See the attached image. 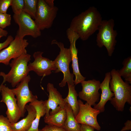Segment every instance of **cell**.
<instances>
[{"label":"cell","instance_id":"cell-1","mask_svg":"<svg viewBox=\"0 0 131 131\" xmlns=\"http://www.w3.org/2000/svg\"><path fill=\"white\" fill-rule=\"evenodd\" d=\"M101 14L95 7H90L74 17L69 28L76 32L82 41L87 40L98 30L102 21Z\"/></svg>","mask_w":131,"mask_h":131},{"label":"cell","instance_id":"cell-2","mask_svg":"<svg viewBox=\"0 0 131 131\" xmlns=\"http://www.w3.org/2000/svg\"><path fill=\"white\" fill-rule=\"evenodd\" d=\"M110 73V88L114 95L110 100L111 103L117 110L122 112L126 103L131 105V86L128 82L123 81L117 70L113 69Z\"/></svg>","mask_w":131,"mask_h":131},{"label":"cell","instance_id":"cell-3","mask_svg":"<svg viewBox=\"0 0 131 131\" xmlns=\"http://www.w3.org/2000/svg\"><path fill=\"white\" fill-rule=\"evenodd\" d=\"M31 60V56L27 53L12 59L9 65L10 70L7 74L1 72L0 76L3 78V82L10 83L12 87L16 86L28 74V62Z\"/></svg>","mask_w":131,"mask_h":131},{"label":"cell","instance_id":"cell-4","mask_svg":"<svg viewBox=\"0 0 131 131\" xmlns=\"http://www.w3.org/2000/svg\"><path fill=\"white\" fill-rule=\"evenodd\" d=\"M51 44L57 45L60 49L59 54L54 61L56 70V73L61 72L63 74V78L59 84L61 87L65 86L66 83L71 85H74V75L71 73L69 69V64L72 61V57L69 48L64 47V44L56 40L51 41Z\"/></svg>","mask_w":131,"mask_h":131},{"label":"cell","instance_id":"cell-5","mask_svg":"<svg viewBox=\"0 0 131 131\" xmlns=\"http://www.w3.org/2000/svg\"><path fill=\"white\" fill-rule=\"evenodd\" d=\"M115 25V21L112 18L102 20L97 35V45L100 48L105 47L110 57L112 55L117 42L116 38L117 33L114 29Z\"/></svg>","mask_w":131,"mask_h":131},{"label":"cell","instance_id":"cell-6","mask_svg":"<svg viewBox=\"0 0 131 131\" xmlns=\"http://www.w3.org/2000/svg\"><path fill=\"white\" fill-rule=\"evenodd\" d=\"M31 77L28 75L16 86L11 89L17 100L20 112L21 117H24L26 110L25 106L28 103H31L37 99V95H34L30 90L29 83Z\"/></svg>","mask_w":131,"mask_h":131},{"label":"cell","instance_id":"cell-7","mask_svg":"<svg viewBox=\"0 0 131 131\" xmlns=\"http://www.w3.org/2000/svg\"><path fill=\"white\" fill-rule=\"evenodd\" d=\"M55 6L50 7L44 0H38L37 9L35 21L41 31L51 27L58 10Z\"/></svg>","mask_w":131,"mask_h":131},{"label":"cell","instance_id":"cell-8","mask_svg":"<svg viewBox=\"0 0 131 131\" xmlns=\"http://www.w3.org/2000/svg\"><path fill=\"white\" fill-rule=\"evenodd\" d=\"M28 44L27 40L20 38L16 35L9 45L0 51V63L8 65L11 60L27 54L26 48Z\"/></svg>","mask_w":131,"mask_h":131},{"label":"cell","instance_id":"cell-9","mask_svg":"<svg viewBox=\"0 0 131 131\" xmlns=\"http://www.w3.org/2000/svg\"><path fill=\"white\" fill-rule=\"evenodd\" d=\"M13 18L19 26L16 35L19 38L24 39L25 36L29 35L36 38L41 36V30L35 21L23 11L19 14H14Z\"/></svg>","mask_w":131,"mask_h":131},{"label":"cell","instance_id":"cell-10","mask_svg":"<svg viewBox=\"0 0 131 131\" xmlns=\"http://www.w3.org/2000/svg\"><path fill=\"white\" fill-rule=\"evenodd\" d=\"M1 93L0 102L4 103L7 107L6 117L11 123L17 122L21 117V114L16 98L11 89L3 85Z\"/></svg>","mask_w":131,"mask_h":131},{"label":"cell","instance_id":"cell-11","mask_svg":"<svg viewBox=\"0 0 131 131\" xmlns=\"http://www.w3.org/2000/svg\"><path fill=\"white\" fill-rule=\"evenodd\" d=\"M79 109L75 117L78 123L88 125L99 131L101 127L97 120L98 115L100 113L99 111L94 108L86 102L85 104L80 99L78 100Z\"/></svg>","mask_w":131,"mask_h":131},{"label":"cell","instance_id":"cell-12","mask_svg":"<svg viewBox=\"0 0 131 131\" xmlns=\"http://www.w3.org/2000/svg\"><path fill=\"white\" fill-rule=\"evenodd\" d=\"M43 53L41 51L35 52L33 54L34 61L28 65L29 72L33 71L38 75L43 77L50 75L52 71L56 70L54 61L43 57Z\"/></svg>","mask_w":131,"mask_h":131},{"label":"cell","instance_id":"cell-13","mask_svg":"<svg viewBox=\"0 0 131 131\" xmlns=\"http://www.w3.org/2000/svg\"><path fill=\"white\" fill-rule=\"evenodd\" d=\"M81 83L82 89L78 94L79 98L90 106H94L99 99L100 94L98 90L100 89V82L93 79L84 80Z\"/></svg>","mask_w":131,"mask_h":131},{"label":"cell","instance_id":"cell-14","mask_svg":"<svg viewBox=\"0 0 131 131\" xmlns=\"http://www.w3.org/2000/svg\"><path fill=\"white\" fill-rule=\"evenodd\" d=\"M47 90L49 96L48 99L44 100L46 110L45 117L54 114L65 108L66 104L62 95L53 84L48 83Z\"/></svg>","mask_w":131,"mask_h":131},{"label":"cell","instance_id":"cell-15","mask_svg":"<svg viewBox=\"0 0 131 131\" xmlns=\"http://www.w3.org/2000/svg\"><path fill=\"white\" fill-rule=\"evenodd\" d=\"M66 33L67 38L70 43L69 48L72 57L73 74L75 76L74 83L76 85L84 81L86 78L81 74L79 66L77 56L78 52L76 46V42L80 38L78 34L73 31H68Z\"/></svg>","mask_w":131,"mask_h":131},{"label":"cell","instance_id":"cell-16","mask_svg":"<svg viewBox=\"0 0 131 131\" xmlns=\"http://www.w3.org/2000/svg\"><path fill=\"white\" fill-rule=\"evenodd\" d=\"M111 78L110 72L105 74V77L102 82L100 83V89L101 94L99 102L94 106V108L103 112L105 110V105L108 100H110L114 96L113 93L111 91L110 88L109 83Z\"/></svg>","mask_w":131,"mask_h":131},{"label":"cell","instance_id":"cell-17","mask_svg":"<svg viewBox=\"0 0 131 131\" xmlns=\"http://www.w3.org/2000/svg\"><path fill=\"white\" fill-rule=\"evenodd\" d=\"M25 109L27 115L25 118L17 122L11 123V127L13 131H27L30 128L36 115V111L32 105H26Z\"/></svg>","mask_w":131,"mask_h":131},{"label":"cell","instance_id":"cell-18","mask_svg":"<svg viewBox=\"0 0 131 131\" xmlns=\"http://www.w3.org/2000/svg\"><path fill=\"white\" fill-rule=\"evenodd\" d=\"M35 108L36 112L35 118L31 126L27 131H38V126L41 117L45 115L46 110L45 101L38 99L30 103Z\"/></svg>","mask_w":131,"mask_h":131},{"label":"cell","instance_id":"cell-19","mask_svg":"<svg viewBox=\"0 0 131 131\" xmlns=\"http://www.w3.org/2000/svg\"><path fill=\"white\" fill-rule=\"evenodd\" d=\"M67 84L68 93L67 97L64 99V100L65 103L67 104L71 107L75 117L79 109V102L77 98L78 94L75 90L74 85Z\"/></svg>","mask_w":131,"mask_h":131},{"label":"cell","instance_id":"cell-20","mask_svg":"<svg viewBox=\"0 0 131 131\" xmlns=\"http://www.w3.org/2000/svg\"><path fill=\"white\" fill-rule=\"evenodd\" d=\"M66 116V112L65 108L54 114L44 117V121L48 125L64 127Z\"/></svg>","mask_w":131,"mask_h":131},{"label":"cell","instance_id":"cell-21","mask_svg":"<svg viewBox=\"0 0 131 131\" xmlns=\"http://www.w3.org/2000/svg\"><path fill=\"white\" fill-rule=\"evenodd\" d=\"M65 108L67 116L64 127L67 131H80L81 124L76 121L71 108L66 103Z\"/></svg>","mask_w":131,"mask_h":131},{"label":"cell","instance_id":"cell-22","mask_svg":"<svg viewBox=\"0 0 131 131\" xmlns=\"http://www.w3.org/2000/svg\"><path fill=\"white\" fill-rule=\"evenodd\" d=\"M122 64L123 67L117 70L120 76L124 79L125 81L131 83V57L129 56L125 59Z\"/></svg>","mask_w":131,"mask_h":131},{"label":"cell","instance_id":"cell-23","mask_svg":"<svg viewBox=\"0 0 131 131\" xmlns=\"http://www.w3.org/2000/svg\"><path fill=\"white\" fill-rule=\"evenodd\" d=\"M38 0H24L23 11L35 19L37 9Z\"/></svg>","mask_w":131,"mask_h":131},{"label":"cell","instance_id":"cell-24","mask_svg":"<svg viewBox=\"0 0 131 131\" xmlns=\"http://www.w3.org/2000/svg\"><path fill=\"white\" fill-rule=\"evenodd\" d=\"M24 0H12L11 6L14 14L18 15L23 11Z\"/></svg>","mask_w":131,"mask_h":131},{"label":"cell","instance_id":"cell-25","mask_svg":"<svg viewBox=\"0 0 131 131\" xmlns=\"http://www.w3.org/2000/svg\"><path fill=\"white\" fill-rule=\"evenodd\" d=\"M11 124L7 117L0 115V131H13Z\"/></svg>","mask_w":131,"mask_h":131},{"label":"cell","instance_id":"cell-26","mask_svg":"<svg viewBox=\"0 0 131 131\" xmlns=\"http://www.w3.org/2000/svg\"><path fill=\"white\" fill-rule=\"evenodd\" d=\"M11 15L7 13H0V28L3 29L11 24Z\"/></svg>","mask_w":131,"mask_h":131},{"label":"cell","instance_id":"cell-27","mask_svg":"<svg viewBox=\"0 0 131 131\" xmlns=\"http://www.w3.org/2000/svg\"><path fill=\"white\" fill-rule=\"evenodd\" d=\"M12 0H0V13H6L8 8L11 6Z\"/></svg>","mask_w":131,"mask_h":131},{"label":"cell","instance_id":"cell-28","mask_svg":"<svg viewBox=\"0 0 131 131\" xmlns=\"http://www.w3.org/2000/svg\"><path fill=\"white\" fill-rule=\"evenodd\" d=\"M41 131H67L64 127L47 125L41 130Z\"/></svg>","mask_w":131,"mask_h":131},{"label":"cell","instance_id":"cell-29","mask_svg":"<svg viewBox=\"0 0 131 131\" xmlns=\"http://www.w3.org/2000/svg\"><path fill=\"white\" fill-rule=\"evenodd\" d=\"M1 38L0 37V39ZM14 39L12 35H9L8 36L5 41L2 43H0V51L7 47Z\"/></svg>","mask_w":131,"mask_h":131},{"label":"cell","instance_id":"cell-30","mask_svg":"<svg viewBox=\"0 0 131 131\" xmlns=\"http://www.w3.org/2000/svg\"><path fill=\"white\" fill-rule=\"evenodd\" d=\"M95 129L93 127L86 124H81L80 131H94Z\"/></svg>","mask_w":131,"mask_h":131},{"label":"cell","instance_id":"cell-31","mask_svg":"<svg viewBox=\"0 0 131 131\" xmlns=\"http://www.w3.org/2000/svg\"><path fill=\"white\" fill-rule=\"evenodd\" d=\"M124 126L121 129L120 131H126L131 130V121L128 120L124 124Z\"/></svg>","mask_w":131,"mask_h":131},{"label":"cell","instance_id":"cell-32","mask_svg":"<svg viewBox=\"0 0 131 131\" xmlns=\"http://www.w3.org/2000/svg\"><path fill=\"white\" fill-rule=\"evenodd\" d=\"M8 34V32L6 30L0 28V37H6Z\"/></svg>","mask_w":131,"mask_h":131},{"label":"cell","instance_id":"cell-33","mask_svg":"<svg viewBox=\"0 0 131 131\" xmlns=\"http://www.w3.org/2000/svg\"><path fill=\"white\" fill-rule=\"evenodd\" d=\"M46 3L49 7H53L54 6V0H45Z\"/></svg>","mask_w":131,"mask_h":131},{"label":"cell","instance_id":"cell-34","mask_svg":"<svg viewBox=\"0 0 131 131\" xmlns=\"http://www.w3.org/2000/svg\"><path fill=\"white\" fill-rule=\"evenodd\" d=\"M4 83L2 82L1 84L0 85V93H1V88L2 85H3Z\"/></svg>","mask_w":131,"mask_h":131},{"label":"cell","instance_id":"cell-35","mask_svg":"<svg viewBox=\"0 0 131 131\" xmlns=\"http://www.w3.org/2000/svg\"><path fill=\"white\" fill-rule=\"evenodd\" d=\"M38 131H41V130L39 129Z\"/></svg>","mask_w":131,"mask_h":131}]
</instances>
